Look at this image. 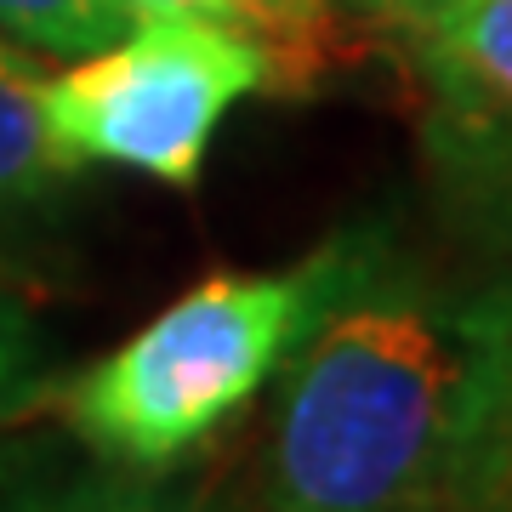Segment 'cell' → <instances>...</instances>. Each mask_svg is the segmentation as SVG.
Segmentation results:
<instances>
[{"label":"cell","instance_id":"obj_1","mask_svg":"<svg viewBox=\"0 0 512 512\" xmlns=\"http://www.w3.org/2000/svg\"><path fill=\"white\" fill-rule=\"evenodd\" d=\"M501 313L387 251L285 365L268 512H461Z\"/></svg>","mask_w":512,"mask_h":512},{"label":"cell","instance_id":"obj_2","mask_svg":"<svg viewBox=\"0 0 512 512\" xmlns=\"http://www.w3.org/2000/svg\"><path fill=\"white\" fill-rule=\"evenodd\" d=\"M382 256L387 234L348 228L291 268L205 279L74 376L63 416L114 467H177L308 348V336Z\"/></svg>","mask_w":512,"mask_h":512},{"label":"cell","instance_id":"obj_3","mask_svg":"<svg viewBox=\"0 0 512 512\" xmlns=\"http://www.w3.org/2000/svg\"><path fill=\"white\" fill-rule=\"evenodd\" d=\"M274 86V57L245 29L137 18L114 46L46 74V126L80 165L103 160L194 188L228 109Z\"/></svg>","mask_w":512,"mask_h":512},{"label":"cell","instance_id":"obj_4","mask_svg":"<svg viewBox=\"0 0 512 512\" xmlns=\"http://www.w3.org/2000/svg\"><path fill=\"white\" fill-rule=\"evenodd\" d=\"M427 97V165L456 211L512 234V0H336Z\"/></svg>","mask_w":512,"mask_h":512},{"label":"cell","instance_id":"obj_5","mask_svg":"<svg viewBox=\"0 0 512 512\" xmlns=\"http://www.w3.org/2000/svg\"><path fill=\"white\" fill-rule=\"evenodd\" d=\"M74 171L80 160L46 126V69L35 52L0 40V217L52 200Z\"/></svg>","mask_w":512,"mask_h":512},{"label":"cell","instance_id":"obj_6","mask_svg":"<svg viewBox=\"0 0 512 512\" xmlns=\"http://www.w3.org/2000/svg\"><path fill=\"white\" fill-rule=\"evenodd\" d=\"M131 18H205V23H228L245 29L251 40L268 46L279 80L302 63H313L319 40H325L330 18H336V0H126Z\"/></svg>","mask_w":512,"mask_h":512},{"label":"cell","instance_id":"obj_7","mask_svg":"<svg viewBox=\"0 0 512 512\" xmlns=\"http://www.w3.org/2000/svg\"><path fill=\"white\" fill-rule=\"evenodd\" d=\"M131 23L126 0H0V40L35 57H92Z\"/></svg>","mask_w":512,"mask_h":512},{"label":"cell","instance_id":"obj_8","mask_svg":"<svg viewBox=\"0 0 512 512\" xmlns=\"http://www.w3.org/2000/svg\"><path fill=\"white\" fill-rule=\"evenodd\" d=\"M461 507L512 512V296H507V313H501L490 404H484V427H478V444H473V473H467Z\"/></svg>","mask_w":512,"mask_h":512},{"label":"cell","instance_id":"obj_9","mask_svg":"<svg viewBox=\"0 0 512 512\" xmlns=\"http://www.w3.org/2000/svg\"><path fill=\"white\" fill-rule=\"evenodd\" d=\"M18 512H239L228 495L200 490V484H148V478H109L86 490L29 501Z\"/></svg>","mask_w":512,"mask_h":512},{"label":"cell","instance_id":"obj_10","mask_svg":"<svg viewBox=\"0 0 512 512\" xmlns=\"http://www.w3.org/2000/svg\"><path fill=\"white\" fill-rule=\"evenodd\" d=\"M40 382V348H35V325L23 319L18 302L0 296V421L18 416L29 393Z\"/></svg>","mask_w":512,"mask_h":512},{"label":"cell","instance_id":"obj_11","mask_svg":"<svg viewBox=\"0 0 512 512\" xmlns=\"http://www.w3.org/2000/svg\"><path fill=\"white\" fill-rule=\"evenodd\" d=\"M336 12H342V6H336Z\"/></svg>","mask_w":512,"mask_h":512}]
</instances>
